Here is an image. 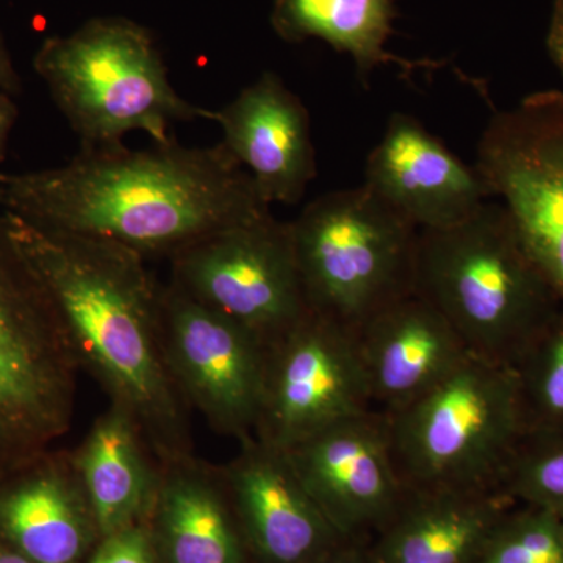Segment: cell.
Returning a JSON list of instances; mask_svg holds the SVG:
<instances>
[{"label": "cell", "mask_w": 563, "mask_h": 563, "mask_svg": "<svg viewBox=\"0 0 563 563\" xmlns=\"http://www.w3.org/2000/svg\"><path fill=\"white\" fill-rule=\"evenodd\" d=\"M18 114L20 110L13 96L0 91V165L5 161L7 146H9L11 131L16 124Z\"/></svg>", "instance_id": "obj_28"}, {"label": "cell", "mask_w": 563, "mask_h": 563, "mask_svg": "<svg viewBox=\"0 0 563 563\" xmlns=\"http://www.w3.org/2000/svg\"><path fill=\"white\" fill-rule=\"evenodd\" d=\"M33 68L80 147L122 144L136 131L168 144L174 122L213 117L174 90L154 36L125 18H96L69 35L51 36Z\"/></svg>", "instance_id": "obj_4"}, {"label": "cell", "mask_w": 563, "mask_h": 563, "mask_svg": "<svg viewBox=\"0 0 563 563\" xmlns=\"http://www.w3.org/2000/svg\"><path fill=\"white\" fill-rule=\"evenodd\" d=\"M290 222L313 312L355 332L413 295L420 229L365 185L320 196Z\"/></svg>", "instance_id": "obj_7"}, {"label": "cell", "mask_w": 563, "mask_h": 563, "mask_svg": "<svg viewBox=\"0 0 563 563\" xmlns=\"http://www.w3.org/2000/svg\"><path fill=\"white\" fill-rule=\"evenodd\" d=\"M398 16L393 0H274L272 25L287 43L318 38L351 55L365 85L379 66H396L404 76L443 66L437 60H407L387 51Z\"/></svg>", "instance_id": "obj_21"}, {"label": "cell", "mask_w": 563, "mask_h": 563, "mask_svg": "<svg viewBox=\"0 0 563 563\" xmlns=\"http://www.w3.org/2000/svg\"><path fill=\"white\" fill-rule=\"evenodd\" d=\"M220 143L246 169L263 201L301 202L317 176L309 110L277 74L263 73L232 102L213 111Z\"/></svg>", "instance_id": "obj_15"}, {"label": "cell", "mask_w": 563, "mask_h": 563, "mask_svg": "<svg viewBox=\"0 0 563 563\" xmlns=\"http://www.w3.org/2000/svg\"><path fill=\"white\" fill-rule=\"evenodd\" d=\"M0 91L18 98L22 92V80L16 68H14L13 58L0 33Z\"/></svg>", "instance_id": "obj_27"}, {"label": "cell", "mask_w": 563, "mask_h": 563, "mask_svg": "<svg viewBox=\"0 0 563 563\" xmlns=\"http://www.w3.org/2000/svg\"><path fill=\"white\" fill-rule=\"evenodd\" d=\"M81 563H162L150 528L144 523L131 526L103 537L95 551Z\"/></svg>", "instance_id": "obj_25"}, {"label": "cell", "mask_w": 563, "mask_h": 563, "mask_svg": "<svg viewBox=\"0 0 563 563\" xmlns=\"http://www.w3.org/2000/svg\"><path fill=\"white\" fill-rule=\"evenodd\" d=\"M0 563H35L0 539Z\"/></svg>", "instance_id": "obj_30"}, {"label": "cell", "mask_w": 563, "mask_h": 563, "mask_svg": "<svg viewBox=\"0 0 563 563\" xmlns=\"http://www.w3.org/2000/svg\"><path fill=\"white\" fill-rule=\"evenodd\" d=\"M172 284L231 318L265 346L309 312L291 222L272 211L209 233L168 258Z\"/></svg>", "instance_id": "obj_8"}, {"label": "cell", "mask_w": 563, "mask_h": 563, "mask_svg": "<svg viewBox=\"0 0 563 563\" xmlns=\"http://www.w3.org/2000/svg\"><path fill=\"white\" fill-rule=\"evenodd\" d=\"M314 563H373L372 555L361 548L355 547L354 543L344 542L339 548L324 555L320 561Z\"/></svg>", "instance_id": "obj_29"}, {"label": "cell", "mask_w": 563, "mask_h": 563, "mask_svg": "<svg viewBox=\"0 0 563 563\" xmlns=\"http://www.w3.org/2000/svg\"><path fill=\"white\" fill-rule=\"evenodd\" d=\"M162 333L177 390L221 435L254 437L261 417L266 346L231 318L163 285Z\"/></svg>", "instance_id": "obj_11"}, {"label": "cell", "mask_w": 563, "mask_h": 563, "mask_svg": "<svg viewBox=\"0 0 563 563\" xmlns=\"http://www.w3.org/2000/svg\"><path fill=\"white\" fill-rule=\"evenodd\" d=\"M5 214L65 318L81 368L139 426L158 465L192 455L190 407L163 347V285L147 258L110 240Z\"/></svg>", "instance_id": "obj_2"}, {"label": "cell", "mask_w": 563, "mask_h": 563, "mask_svg": "<svg viewBox=\"0 0 563 563\" xmlns=\"http://www.w3.org/2000/svg\"><path fill=\"white\" fill-rule=\"evenodd\" d=\"M547 44L551 60H553L563 79V0H554Z\"/></svg>", "instance_id": "obj_26"}, {"label": "cell", "mask_w": 563, "mask_h": 563, "mask_svg": "<svg viewBox=\"0 0 563 563\" xmlns=\"http://www.w3.org/2000/svg\"><path fill=\"white\" fill-rule=\"evenodd\" d=\"M221 472L255 561L314 563L347 542L306 490L285 451L250 437Z\"/></svg>", "instance_id": "obj_13"}, {"label": "cell", "mask_w": 563, "mask_h": 563, "mask_svg": "<svg viewBox=\"0 0 563 563\" xmlns=\"http://www.w3.org/2000/svg\"><path fill=\"white\" fill-rule=\"evenodd\" d=\"M70 453L102 539L146 521L161 465L128 413L110 404Z\"/></svg>", "instance_id": "obj_20"}, {"label": "cell", "mask_w": 563, "mask_h": 563, "mask_svg": "<svg viewBox=\"0 0 563 563\" xmlns=\"http://www.w3.org/2000/svg\"><path fill=\"white\" fill-rule=\"evenodd\" d=\"M0 539L35 563H81L102 540L70 451L54 448L0 481Z\"/></svg>", "instance_id": "obj_16"}, {"label": "cell", "mask_w": 563, "mask_h": 563, "mask_svg": "<svg viewBox=\"0 0 563 563\" xmlns=\"http://www.w3.org/2000/svg\"><path fill=\"white\" fill-rule=\"evenodd\" d=\"M413 292L431 303L474 357L512 368L563 306L503 203L418 236Z\"/></svg>", "instance_id": "obj_3"}, {"label": "cell", "mask_w": 563, "mask_h": 563, "mask_svg": "<svg viewBox=\"0 0 563 563\" xmlns=\"http://www.w3.org/2000/svg\"><path fill=\"white\" fill-rule=\"evenodd\" d=\"M472 563H563V518L537 507L509 510Z\"/></svg>", "instance_id": "obj_24"}, {"label": "cell", "mask_w": 563, "mask_h": 563, "mask_svg": "<svg viewBox=\"0 0 563 563\" xmlns=\"http://www.w3.org/2000/svg\"><path fill=\"white\" fill-rule=\"evenodd\" d=\"M355 340L379 413L420 398L470 355L450 322L415 292L365 322Z\"/></svg>", "instance_id": "obj_17"}, {"label": "cell", "mask_w": 563, "mask_h": 563, "mask_svg": "<svg viewBox=\"0 0 563 563\" xmlns=\"http://www.w3.org/2000/svg\"><path fill=\"white\" fill-rule=\"evenodd\" d=\"M474 166L563 301V91L496 111Z\"/></svg>", "instance_id": "obj_9"}, {"label": "cell", "mask_w": 563, "mask_h": 563, "mask_svg": "<svg viewBox=\"0 0 563 563\" xmlns=\"http://www.w3.org/2000/svg\"><path fill=\"white\" fill-rule=\"evenodd\" d=\"M355 332L309 310L266 346L254 437L287 451L336 422L373 412Z\"/></svg>", "instance_id": "obj_10"}, {"label": "cell", "mask_w": 563, "mask_h": 563, "mask_svg": "<svg viewBox=\"0 0 563 563\" xmlns=\"http://www.w3.org/2000/svg\"><path fill=\"white\" fill-rule=\"evenodd\" d=\"M363 185L420 231L468 220L492 199L476 166L465 165L407 113L391 114L366 158Z\"/></svg>", "instance_id": "obj_14"}, {"label": "cell", "mask_w": 563, "mask_h": 563, "mask_svg": "<svg viewBox=\"0 0 563 563\" xmlns=\"http://www.w3.org/2000/svg\"><path fill=\"white\" fill-rule=\"evenodd\" d=\"M383 415L407 490L499 488L525 435L514 369L472 354L420 398Z\"/></svg>", "instance_id": "obj_6"}, {"label": "cell", "mask_w": 563, "mask_h": 563, "mask_svg": "<svg viewBox=\"0 0 563 563\" xmlns=\"http://www.w3.org/2000/svg\"><path fill=\"white\" fill-rule=\"evenodd\" d=\"M499 488L512 501L563 518V431L525 432Z\"/></svg>", "instance_id": "obj_23"}, {"label": "cell", "mask_w": 563, "mask_h": 563, "mask_svg": "<svg viewBox=\"0 0 563 563\" xmlns=\"http://www.w3.org/2000/svg\"><path fill=\"white\" fill-rule=\"evenodd\" d=\"M525 432L563 431V306L512 366Z\"/></svg>", "instance_id": "obj_22"}, {"label": "cell", "mask_w": 563, "mask_h": 563, "mask_svg": "<svg viewBox=\"0 0 563 563\" xmlns=\"http://www.w3.org/2000/svg\"><path fill=\"white\" fill-rule=\"evenodd\" d=\"M313 501L347 542L384 528L407 488L393 461L384 415L336 422L285 451Z\"/></svg>", "instance_id": "obj_12"}, {"label": "cell", "mask_w": 563, "mask_h": 563, "mask_svg": "<svg viewBox=\"0 0 563 563\" xmlns=\"http://www.w3.org/2000/svg\"><path fill=\"white\" fill-rule=\"evenodd\" d=\"M0 210L49 231L110 240L169 258L209 233L269 213L246 169L221 143L154 150L80 147L68 163L0 173Z\"/></svg>", "instance_id": "obj_1"}, {"label": "cell", "mask_w": 563, "mask_h": 563, "mask_svg": "<svg viewBox=\"0 0 563 563\" xmlns=\"http://www.w3.org/2000/svg\"><path fill=\"white\" fill-rule=\"evenodd\" d=\"M512 503L501 488L407 490L369 555L373 563H472Z\"/></svg>", "instance_id": "obj_19"}, {"label": "cell", "mask_w": 563, "mask_h": 563, "mask_svg": "<svg viewBox=\"0 0 563 563\" xmlns=\"http://www.w3.org/2000/svg\"><path fill=\"white\" fill-rule=\"evenodd\" d=\"M80 369L49 287L0 213V481L68 433Z\"/></svg>", "instance_id": "obj_5"}, {"label": "cell", "mask_w": 563, "mask_h": 563, "mask_svg": "<svg viewBox=\"0 0 563 563\" xmlns=\"http://www.w3.org/2000/svg\"><path fill=\"white\" fill-rule=\"evenodd\" d=\"M150 517L163 563H250L221 466L195 454L162 463Z\"/></svg>", "instance_id": "obj_18"}]
</instances>
